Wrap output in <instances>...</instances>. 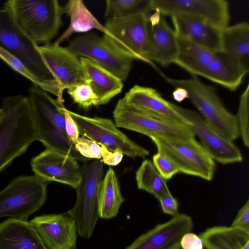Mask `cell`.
Returning a JSON list of instances; mask_svg holds the SVG:
<instances>
[{"label": "cell", "mask_w": 249, "mask_h": 249, "mask_svg": "<svg viewBox=\"0 0 249 249\" xmlns=\"http://www.w3.org/2000/svg\"><path fill=\"white\" fill-rule=\"evenodd\" d=\"M199 236L206 249H249V233L231 226L210 227Z\"/></svg>", "instance_id": "27"}, {"label": "cell", "mask_w": 249, "mask_h": 249, "mask_svg": "<svg viewBox=\"0 0 249 249\" xmlns=\"http://www.w3.org/2000/svg\"><path fill=\"white\" fill-rule=\"evenodd\" d=\"M153 11L154 13L150 16H149V22L151 27H154L158 24L162 16L159 10L156 9Z\"/></svg>", "instance_id": "42"}, {"label": "cell", "mask_w": 249, "mask_h": 249, "mask_svg": "<svg viewBox=\"0 0 249 249\" xmlns=\"http://www.w3.org/2000/svg\"><path fill=\"white\" fill-rule=\"evenodd\" d=\"M66 90L74 102L85 109L99 106L97 96L87 83L72 86Z\"/></svg>", "instance_id": "33"}, {"label": "cell", "mask_w": 249, "mask_h": 249, "mask_svg": "<svg viewBox=\"0 0 249 249\" xmlns=\"http://www.w3.org/2000/svg\"><path fill=\"white\" fill-rule=\"evenodd\" d=\"M3 7L37 45L50 43L62 25L64 7L57 0H9Z\"/></svg>", "instance_id": "4"}, {"label": "cell", "mask_w": 249, "mask_h": 249, "mask_svg": "<svg viewBox=\"0 0 249 249\" xmlns=\"http://www.w3.org/2000/svg\"><path fill=\"white\" fill-rule=\"evenodd\" d=\"M180 248L182 249H204V246L199 236L189 232L182 236L180 241Z\"/></svg>", "instance_id": "40"}, {"label": "cell", "mask_w": 249, "mask_h": 249, "mask_svg": "<svg viewBox=\"0 0 249 249\" xmlns=\"http://www.w3.org/2000/svg\"><path fill=\"white\" fill-rule=\"evenodd\" d=\"M114 123L119 128L137 132L149 138H181L195 137L192 129L186 125L161 120L141 112L121 98L113 111Z\"/></svg>", "instance_id": "11"}, {"label": "cell", "mask_w": 249, "mask_h": 249, "mask_svg": "<svg viewBox=\"0 0 249 249\" xmlns=\"http://www.w3.org/2000/svg\"><path fill=\"white\" fill-rule=\"evenodd\" d=\"M178 52V36L162 15L158 24L154 27L149 24L147 60L155 68L154 62L167 67L174 63Z\"/></svg>", "instance_id": "20"}, {"label": "cell", "mask_w": 249, "mask_h": 249, "mask_svg": "<svg viewBox=\"0 0 249 249\" xmlns=\"http://www.w3.org/2000/svg\"><path fill=\"white\" fill-rule=\"evenodd\" d=\"M178 39V52L173 64L192 76H200L216 52L181 37Z\"/></svg>", "instance_id": "28"}, {"label": "cell", "mask_w": 249, "mask_h": 249, "mask_svg": "<svg viewBox=\"0 0 249 249\" xmlns=\"http://www.w3.org/2000/svg\"><path fill=\"white\" fill-rule=\"evenodd\" d=\"M246 74L228 56L219 51L216 53L200 76L233 91L240 86Z\"/></svg>", "instance_id": "25"}, {"label": "cell", "mask_w": 249, "mask_h": 249, "mask_svg": "<svg viewBox=\"0 0 249 249\" xmlns=\"http://www.w3.org/2000/svg\"><path fill=\"white\" fill-rule=\"evenodd\" d=\"M80 59L88 83L98 97L99 105L108 103L122 92L123 81L120 78L89 59L80 57Z\"/></svg>", "instance_id": "24"}, {"label": "cell", "mask_w": 249, "mask_h": 249, "mask_svg": "<svg viewBox=\"0 0 249 249\" xmlns=\"http://www.w3.org/2000/svg\"><path fill=\"white\" fill-rule=\"evenodd\" d=\"M37 48L62 92L72 86L88 83L80 57L67 47L50 43Z\"/></svg>", "instance_id": "16"}, {"label": "cell", "mask_w": 249, "mask_h": 249, "mask_svg": "<svg viewBox=\"0 0 249 249\" xmlns=\"http://www.w3.org/2000/svg\"><path fill=\"white\" fill-rule=\"evenodd\" d=\"M231 226L249 233V200L238 212Z\"/></svg>", "instance_id": "36"}, {"label": "cell", "mask_w": 249, "mask_h": 249, "mask_svg": "<svg viewBox=\"0 0 249 249\" xmlns=\"http://www.w3.org/2000/svg\"><path fill=\"white\" fill-rule=\"evenodd\" d=\"M29 222L48 249H76L77 225L67 213L42 215Z\"/></svg>", "instance_id": "17"}, {"label": "cell", "mask_w": 249, "mask_h": 249, "mask_svg": "<svg viewBox=\"0 0 249 249\" xmlns=\"http://www.w3.org/2000/svg\"><path fill=\"white\" fill-rule=\"evenodd\" d=\"M160 74L172 85L186 89L188 99L200 116L223 137L232 142L239 137L235 115L226 108L213 87L204 83L196 76L187 79H175Z\"/></svg>", "instance_id": "5"}, {"label": "cell", "mask_w": 249, "mask_h": 249, "mask_svg": "<svg viewBox=\"0 0 249 249\" xmlns=\"http://www.w3.org/2000/svg\"><path fill=\"white\" fill-rule=\"evenodd\" d=\"M0 249H48L28 221L10 218L0 223Z\"/></svg>", "instance_id": "22"}, {"label": "cell", "mask_w": 249, "mask_h": 249, "mask_svg": "<svg viewBox=\"0 0 249 249\" xmlns=\"http://www.w3.org/2000/svg\"><path fill=\"white\" fill-rule=\"evenodd\" d=\"M48 184L36 175L13 179L0 191V217L27 221L45 203Z\"/></svg>", "instance_id": "6"}, {"label": "cell", "mask_w": 249, "mask_h": 249, "mask_svg": "<svg viewBox=\"0 0 249 249\" xmlns=\"http://www.w3.org/2000/svg\"><path fill=\"white\" fill-rule=\"evenodd\" d=\"M139 189L153 195L157 199L171 194L167 182L159 173L152 161L145 160L136 172Z\"/></svg>", "instance_id": "30"}, {"label": "cell", "mask_w": 249, "mask_h": 249, "mask_svg": "<svg viewBox=\"0 0 249 249\" xmlns=\"http://www.w3.org/2000/svg\"><path fill=\"white\" fill-rule=\"evenodd\" d=\"M178 110L214 161L224 165L242 162L243 158L239 148L211 127L199 114L178 106Z\"/></svg>", "instance_id": "14"}, {"label": "cell", "mask_w": 249, "mask_h": 249, "mask_svg": "<svg viewBox=\"0 0 249 249\" xmlns=\"http://www.w3.org/2000/svg\"><path fill=\"white\" fill-rule=\"evenodd\" d=\"M64 7V14L70 18V22L65 31L54 42L60 45L72 34L87 33L95 29L107 34L104 25H102L93 15L81 0H71Z\"/></svg>", "instance_id": "26"}, {"label": "cell", "mask_w": 249, "mask_h": 249, "mask_svg": "<svg viewBox=\"0 0 249 249\" xmlns=\"http://www.w3.org/2000/svg\"><path fill=\"white\" fill-rule=\"evenodd\" d=\"M124 201L117 177L109 167L102 179L98 194V211L100 218L109 219L118 214Z\"/></svg>", "instance_id": "29"}, {"label": "cell", "mask_w": 249, "mask_h": 249, "mask_svg": "<svg viewBox=\"0 0 249 249\" xmlns=\"http://www.w3.org/2000/svg\"><path fill=\"white\" fill-rule=\"evenodd\" d=\"M130 106L151 116L189 127L178 110V106L170 102L151 87L135 85L123 97Z\"/></svg>", "instance_id": "19"}, {"label": "cell", "mask_w": 249, "mask_h": 249, "mask_svg": "<svg viewBox=\"0 0 249 249\" xmlns=\"http://www.w3.org/2000/svg\"><path fill=\"white\" fill-rule=\"evenodd\" d=\"M3 110L1 108H0V120L1 118V117L3 115Z\"/></svg>", "instance_id": "43"}, {"label": "cell", "mask_w": 249, "mask_h": 249, "mask_svg": "<svg viewBox=\"0 0 249 249\" xmlns=\"http://www.w3.org/2000/svg\"><path fill=\"white\" fill-rule=\"evenodd\" d=\"M220 51L246 73L249 71V24L243 21L221 31Z\"/></svg>", "instance_id": "23"}, {"label": "cell", "mask_w": 249, "mask_h": 249, "mask_svg": "<svg viewBox=\"0 0 249 249\" xmlns=\"http://www.w3.org/2000/svg\"><path fill=\"white\" fill-rule=\"evenodd\" d=\"M37 46L21 30L8 10L0 8V47L18 59L36 79L38 86L55 96L63 105V92Z\"/></svg>", "instance_id": "1"}, {"label": "cell", "mask_w": 249, "mask_h": 249, "mask_svg": "<svg viewBox=\"0 0 249 249\" xmlns=\"http://www.w3.org/2000/svg\"><path fill=\"white\" fill-rule=\"evenodd\" d=\"M81 180L75 189V204L66 213L75 220L79 235L89 239L94 232L99 217L98 194L104 172L103 162L98 160L81 167Z\"/></svg>", "instance_id": "7"}, {"label": "cell", "mask_w": 249, "mask_h": 249, "mask_svg": "<svg viewBox=\"0 0 249 249\" xmlns=\"http://www.w3.org/2000/svg\"><path fill=\"white\" fill-rule=\"evenodd\" d=\"M149 15L139 14L107 20L103 37L117 50L133 60L149 64Z\"/></svg>", "instance_id": "9"}, {"label": "cell", "mask_w": 249, "mask_h": 249, "mask_svg": "<svg viewBox=\"0 0 249 249\" xmlns=\"http://www.w3.org/2000/svg\"><path fill=\"white\" fill-rule=\"evenodd\" d=\"M151 11L152 0H107L105 17L107 20L139 14L149 15Z\"/></svg>", "instance_id": "31"}, {"label": "cell", "mask_w": 249, "mask_h": 249, "mask_svg": "<svg viewBox=\"0 0 249 249\" xmlns=\"http://www.w3.org/2000/svg\"><path fill=\"white\" fill-rule=\"evenodd\" d=\"M152 163L160 174L166 180L172 178L179 173V170L174 162L166 155L160 152L154 154Z\"/></svg>", "instance_id": "34"}, {"label": "cell", "mask_w": 249, "mask_h": 249, "mask_svg": "<svg viewBox=\"0 0 249 249\" xmlns=\"http://www.w3.org/2000/svg\"><path fill=\"white\" fill-rule=\"evenodd\" d=\"M161 209L164 213L175 216L179 213L177 199L169 194L159 199Z\"/></svg>", "instance_id": "38"}, {"label": "cell", "mask_w": 249, "mask_h": 249, "mask_svg": "<svg viewBox=\"0 0 249 249\" xmlns=\"http://www.w3.org/2000/svg\"><path fill=\"white\" fill-rule=\"evenodd\" d=\"M158 152L168 156L176 165L179 173L199 177L207 181L213 179L215 161L195 137L181 138L152 137Z\"/></svg>", "instance_id": "8"}, {"label": "cell", "mask_w": 249, "mask_h": 249, "mask_svg": "<svg viewBox=\"0 0 249 249\" xmlns=\"http://www.w3.org/2000/svg\"><path fill=\"white\" fill-rule=\"evenodd\" d=\"M1 108L3 114L0 120V172L36 141L28 97H5Z\"/></svg>", "instance_id": "2"}, {"label": "cell", "mask_w": 249, "mask_h": 249, "mask_svg": "<svg viewBox=\"0 0 249 249\" xmlns=\"http://www.w3.org/2000/svg\"><path fill=\"white\" fill-rule=\"evenodd\" d=\"M77 125L79 134L111 150H119L131 158H144L149 151L130 139L111 120L89 117L68 109Z\"/></svg>", "instance_id": "10"}, {"label": "cell", "mask_w": 249, "mask_h": 249, "mask_svg": "<svg viewBox=\"0 0 249 249\" xmlns=\"http://www.w3.org/2000/svg\"><path fill=\"white\" fill-rule=\"evenodd\" d=\"M173 99L178 102H181L185 99L188 98L189 94L184 88L176 87L172 92Z\"/></svg>", "instance_id": "41"}, {"label": "cell", "mask_w": 249, "mask_h": 249, "mask_svg": "<svg viewBox=\"0 0 249 249\" xmlns=\"http://www.w3.org/2000/svg\"><path fill=\"white\" fill-rule=\"evenodd\" d=\"M65 116V131L68 140L74 144L79 137L77 124L65 107L63 108Z\"/></svg>", "instance_id": "37"}, {"label": "cell", "mask_w": 249, "mask_h": 249, "mask_svg": "<svg viewBox=\"0 0 249 249\" xmlns=\"http://www.w3.org/2000/svg\"><path fill=\"white\" fill-rule=\"evenodd\" d=\"M241 137L245 146L249 147V85L240 96L238 111L235 115Z\"/></svg>", "instance_id": "32"}, {"label": "cell", "mask_w": 249, "mask_h": 249, "mask_svg": "<svg viewBox=\"0 0 249 249\" xmlns=\"http://www.w3.org/2000/svg\"><path fill=\"white\" fill-rule=\"evenodd\" d=\"M193 228L191 217L179 213L141 234L125 249H180L182 236Z\"/></svg>", "instance_id": "18"}, {"label": "cell", "mask_w": 249, "mask_h": 249, "mask_svg": "<svg viewBox=\"0 0 249 249\" xmlns=\"http://www.w3.org/2000/svg\"><path fill=\"white\" fill-rule=\"evenodd\" d=\"M100 145L103 163L109 166H116L121 162L124 156L121 151L111 150L103 145Z\"/></svg>", "instance_id": "39"}, {"label": "cell", "mask_w": 249, "mask_h": 249, "mask_svg": "<svg viewBox=\"0 0 249 249\" xmlns=\"http://www.w3.org/2000/svg\"><path fill=\"white\" fill-rule=\"evenodd\" d=\"M171 18L178 37L215 52L220 51L222 30L195 18L178 15Z\"/></svg>", "instance_id": "21"}, {"label": "cell", "mask_w": 249, "mask_h": 249, "mask_svg": "<svg viewBox=\"0 0 249 249\" xmlns=\"http://www.w3.org/2000/svg\"><path fill=\"white\" fill-rule=\"evenodd\" d=\"M152 9L159 10L165 17L198 18L221 30L229 26L230 19L229 4L225 0H152Z\"/></svg>", "instance_id": "13"}, {"label": "cell", "mask_w": 249, "mask_h": 249, "mask_svg": "<svg viewBox=\"0 0 249 249\" xmlns=\"http://www.w3.org/2000/svg\"><path fill=\"white\" fill-rule=\"evenodd\" d=\"M67 47L77 56L91 60L123 81L127 79L132 68V59L93 33H87L73 38Z\"/></svg>", "instance_id": "12"}, {"label": "cell", "mask_w": 249, "mask_h": 249, "mask_svg": "<svg viewBox=\"0 0 249 249\" xmlns=\"http://www.w3.org/2000/svg\"><path fill=\"white\" fill-rule=\"evenodd\" d=\"M28 99L36 131V141L47 149L56 150L82 161V156L68 139L63 108L56 100L36 85L29 89Z\"/></svg>", "instance_id": "3"}, {"label": "cell", "mask_w": 249, "mask_h": 249, "mask_svg": "<svg viewBox=\"0 0 249 249\" xmlns=\"http://www.w3.org/2000/svg\"><path fill=\"white\" fill-rule=\"evenodd\" d=\"M30 165L35 175L48 182H57L75 189L81 180L77 160L56 150L46 148L32 159Z\"/></svg>", "instance_id": "15"}, {"label": "cell", "mask_w": 249, "mask_h": 249, "mask_svg": "<svg viewBox=\"0 0 249 249\" xmlns=\"http://www.w3.org/2000/svg\"><path fill=\"white\" fill-rule=\"evenodd\" d=\"M74 146L76 150L85 158L102 159L101 145L86 137H79Z\"/></svg>", "instance_id": "35"}]
</instances>
